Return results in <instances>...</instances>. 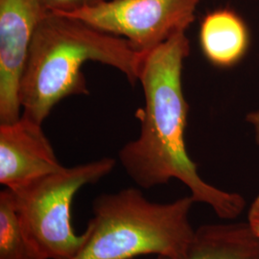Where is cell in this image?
<instances>
[{
    "mask_svg": "<svg viewBox=\"0 0 259 259\" xmlns=\"http://www.w3.org/2000/svg\"><path fill=\"white\" fill-rule=\"evenodd\" d=\"M181 259H259V238L248 223L204 225L196 230L188 254Z\"/></svg>",
    "mask_w": 259,
    "mask_h": 259,
    "instance_id": "9",
    "label": "cell"
},
{
    "mask_svg": "<svg viewBox=\"0 0 259 259\" xmlns=\"http://www.w3.org/2000/svg\"><path fill=\"white\" fill-rule=\"evenodd\" d=\"M200 46L210 64L221 68L232 67L240 62L249 49V30L235 12L215 10L201 22Z\"/></svg>",
    "mask_w": 259,
    "mask_h": 259,
    "instance_id": "8",
    "label": "cell"
},
{
    "mask_svg": "<svg viewBox=\"0 0 259 259\" xmlns=\"http://www.w3.org/2000/svg\"><path fill=\"white\" fill-rule=\"evenodd\" d=\"M248 225L250 231L259 238V195L250 205L248 213Z\"/></svg>",
    "mask_w": 259,
    "mask_h": 259,
    "instance_id": "12",
    "label": "cell"
},
{
    "mask_svg": "<svg viewBox=\"0 0 259 259\" xmlns=\"http://www.w3.org/2000/svg\"><path fill=\"white\" fill-rule=\"evenodd\" d=\"M190 41L180 32L145 55L139 74L145 98L140 132L118 153L121 165L139 187L149 189L176 179L190 190L195 203L209 205L224 220H234L245 199L204 181L185 147L189 111L183 90V68Z\"/></svg>",
    "mask_w": 259,
    "mask_h": 259,
    "instance_id": "1",
    "label": "cell"
},
{
    "mask_svg": "<svg viewBox=\"0 0 259 259\" xmlns=\"http://www.w3.org/2000/svg\"><path fill=\"white\" fill-rule=\"evenodd\" d=\"M0 259H46L23 232L9 188L0 192Z\"/></svg>",
    "mask_w": 259,
    "mask_h": 259,
    "instance_id": "10",
    "label": "cell"
},
{
    "mask_svg": "<svg viewBox=\"0 0 259 259\" xmlns=\"http://www.w3.org/2000/svg\"><path fill=\"white\" fill-rule=\"evenodd\" d=\"M52 11L58 13H72L78 10L99 5L109 0H47Z\"/></svg>",
    "mask_w": 259,
    "mask_h": 259,
    "instance_id": "11",
    "label": "cell"
},
{
    "mask_svg": "<svg viewBox=\"0 0 259 259\" xmlns=\"http://www.w3.org/2000/svg\"><path fill=\"white\" fill-rule=\"evenodd\" d=\"M112 157H102L42 177L10 189L19 222L28 240L46 259H71L82 249L88 232L77 235L71 225V204L76 193L109 175Z\"/></svg>",
    "mask_w": 259,
    "mask_h": 259,
    "instance_id": "4",
    "label": "cell"
},
{
    "mask_svg": "<svg viewBox=\"0 0 259 259\" xmlns=\"http://www.w3.org/2000/svg\"><path fill=\"white\" fill-rule=\"evenodd\" d=\"M202 0H109L62 13L123 37L141 54H148L194 22Z\"/></svg>",
    "mask_w": 259,
    "mask_h": 259,
    "instance_id": "5",
    "label": "cell"
},
{
    "mask_svg": "<svg viewBox=\"0 0 259 259\" xmlns=\"http://www.w3.org/2000/svg\"><path fill=\"white\" fill-rule=\"evenodd\" d=\"M192 196L168 204L149 201L134 187L93 201L88 239L71 259H133L145 254L181 259L194 241Z\"/></svg>",
    "mask_w": 259,
    "mask_h": 259,
    "instance_id": "3",
    "label": "cell"
},
{
    "mask_svg": "<svg viewBox=\"0 0 259 259\" xmlns=\"http://www.w3.org/2000/svg\"><path fill=\"white\" fill-rule=\"evenodd\" d=\"M246 120L250 123L254 130L255 141L259 145V111H251L246 116Z\"/></svg>",
    "mask_w": 259,
    "mask_h": 259,
    "instance_id": "13",
    "label": "cell"
},
{
    "mask_svg": "<svg viewBox=\"0 0 259 259\" xmlns=\"http://www.w3.org/2000/svg\"><path fill=\"white\" fill-rule=\"evenodd\" d=\"M64 167L42 124L22 114L17 121L0 124V184L4 188L17 189Z\"/></svg>",
    "mask_w": 259,
    "mask_h": 259,
    "instance_id": "7",
    "label": "cell"
},
{
    "mask_svg": "<svg viewBox=\"0 0 259 259\" xmlns=\"http://www.w3.org/2000/svg\"><path fill=\"white\" fill-rule=\"evenodd\" d=\"M146 54L123 37L82 19L51 11L35 32L19 88L22 115L42 124L58 103L90 92L82 68L88 62L109 65L136 84Z\"/></svg>",
    "mask_w": 259,
    "mask_h": 259,
    "instance_id": "2",
    "label": "cell"
},
{
    "mask_svg": "<svg viewBox=\"0 0 259 259\" xmlns=\"http://www.w3.org/2000/svg\"><path fill=\"white\" fill-rule=\"evenodd\" d=\"M51 11L47 0H0V124L22 114L21 79L35 32Z\"/></svg>",
    "mask_w": 259,
    "mask_h": 259,
    "instance_id": "6",
    "label": "cell"
}]
</instances>
